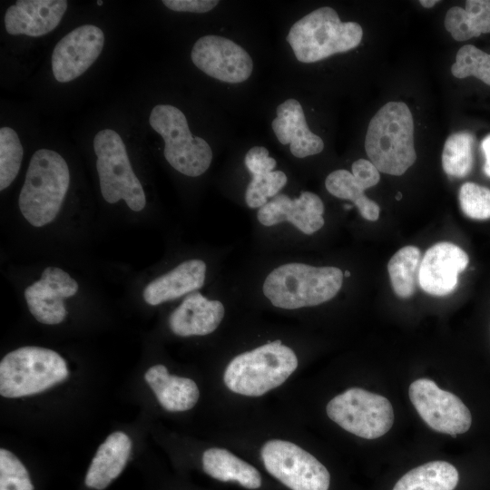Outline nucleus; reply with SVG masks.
I'll list each match as a JSON object with an SVG mask.
<instances>
[{
  "instance_id": "nucleus-14",
  "label": "nucleus",
  "mask_w": 490,
  "mask_h": 490,
  "mask_svg": "<svg viewBox=\"0 0 490 490\" xmlns=\"http://www.w3.org/2000/svg\"><path fill=\"white\" fill-rule=\"evenodd\" d=\"M78 291V284L67 272L57 267H47L42 277L24 290L31 314L43 324L61 323L66 316L64 299Z\"/></svg>"
},
{
  "instance_id": "nucleus-6",
  "label": "nucleus",
  "mask_w": 490,
  "mask_h": 490,
  "mask_svg": "<svg viewBox=\"0 0 490 490\" xmlns=\"http://www.w3.org/2000/svg\"><path fill=\"white\" fill-rule=\"evenodd\" d=\"M68 375L66 362L57 352L40 347L19 348L0 362V394L9 398L34 395Z\"/></svg>"
},
{
  "instance_id": "nucleus-32",
  "label": "nucleus",
  "mask_w": 490,
  "mask_h": 490,
  "mask_svg": "<svg viewBox=\"0 0 490 490\" xmlns=\"http://www.w3.org/2000/svg\"><path fill=\"white\" fill-rule=\"evenodd\" d=\"M459 203L466 216L473 220L490 219V189L475 182H465L458 193Z\"/></svg>"
},
{
  "instance_id": "nucleus-29",
  "label": "nucleus",
  "mask_w": 490,
  "mask_h": 490,
  "mask_svg": "<svg viewBox=\"0 0 490 490\" xmlns=\"http://www.w3.org/2000/svg\"><path fill=\"white\" fill-rule=\"evenodd\" d=\"M24 149L18 134L10 127L0 129V190L6 189L21 167Z\"/></svg>"
},
{
  "instance_id": "nucleus-33",
  "label": "nucleus",
  "mask_w": 490,
  "mask_h": 490,
  "mask_svg": "<svg viewBox=\"0 0 490 490\" xmlns=\"http://www.w3.org/2000/svg\"><path fill=\"white\" fill-rule=\"evenodd\" d=\"M0 490H34L25 466L4 448L0 450Z\"/></svg>"
},
{
  "instance_id": "nucleus-9",
  "label": "nucleus",
  "mask_w": 490,
  "mask_h": 490,
  "mask_svg": "<svg viewBox=\"0 0 490 490\" xmlns=\"http://www.w3.org/2000/svg\"><path fill=\"white\" fill-rule=\"evenodd\" d=\"M326 411L340 427L366 439L384 436L394 423V411L388 399L360 387L348 388L334 397Z\"/></svg>"
},
{
  "instance_id": "nucleus-22",
  "label": "nucleus",
  "mask_w": 490,
  "mask_h": 490,
  "mask_svg": "<svg viewBox=\"0 0 490 490\" xmlns=\"http://www.w3.org/2000/svg\"><path fill=\"white\" fill-rule=\"evenodd\" d=\"M144 378L161 406L168 411L189 410L199 399L200 391L192 379L170 375L163 365L151 367Z\"/></svg>"
},
{
  "instance_id": "nucleus-8",
  "label": "nucleus",
  "mask_w": 490,
  "mask_h": 490,
  "mask_svg": "<svg viewBox=\"0 0 490 490\" xmlns=\"http://www.w3.org/2000/svg\"><path fill=\"white\" fill-rule=\"evenodd\" d=\"M93 149L103 199L112 204L123 200L131 210L142 211L146 204L145 193L120 134L112 129L98 132L93 139Z\"/></svg>"
},
{
  "instance_id": "nucleus-5",
  "label": "nucleus",
  "mask_w": 490,
  "mask_h": 490,
  "mask_svg": "<svg viewBox=\"0 0 490 490\" xmlns=\"http://www.w3.org/2000/svg\"><path fill=\"white\" fill-rule=\"evenodd\" d=\"M297 367L295 352L278 339L233 358L223 380L234 393L260 397L283 384Z\"/></svg>"
},
{
  "instance_id": "nucleus-31",
  "label": "nucleus",
  "mask_w": 490,
  "mask_h": 490,
  "mask_svg": "<svg viewBox=\"0 0 490 490\" xmlns=\"http://www.w3.org/2000/svg\"><path fill=\"white\" fill-rule=\"evenodd\" d=\"M287 181V175L281 171L253 175L246 189V204L252 209L261 208L268 202V198L278 195Z\"/></svg>"
},
{
  "instance_id": "nucleus-40",
  "label": "nucleus",
  "mask_w": 490,
  "mask_h": 490,
  "mask_svg": "<svg viewBox=\"0 0 490 490\" xmlns=\"http://www.w3.org/2000/svg\"><path fill=\"white\" fill-rule=\"evenodd\" d=\"M97 5H103V1H101V0H100V1H97Z\"/></svg>"
},
{
  "instance_id": "nucleus-19",
  "label": "nucleus",
  "mask_w": 490,
  "mask_h": 490,
  "mask_svg": "<svg viewBox=\"0 0 490 490\" xmlns=\"http://www.w3.org/2000/svg\"><path fill=\"white\" fill-rule=\"evenodd\" d=\"M224 306L199 292L188 295L169 318L171 330L181 337L204 336L213 332L224 317Z\"/></svg>"
},
{
  "instance_id": "nucleus-13",
  "label": "nucleus",
  "mask_w": 490,
  "mask_h": 490,
  "mask_svg": "<svg viewBox=\"0 0 490 490\" xmlns=\"http://www.w3.org/2000/svg\"><path fill=\"white\" fill-rule=\"evenodd\" d=\"M104 34L96 25H81L65 34L54 46L52 70L60 83L81 76L99 57Z\"/></svg>"
},
{
  "instance_id": "nucleus-2",
  "label": "nucleus",
  "mask_w": 490,
  "mask_h": 490,
  "mask_svg": "<svg viewBox=\"0 0 490 490\" xmlns=\"http://www.w3.org/2000/svg\"><path fill=\"white\" fill-rule=\"evenodd\" d=\"M343 282V272L333 266L314 267L288 263L274 269L265 279L263 293L277 308L313 307L333 299Z\"/></svg>"
},
{
  "instance_id": "nucleus-21",
  "label": "nucleus",
  "mask_w": 490,
  "mask_h": 490,
  "mask_svg": "<svg viewBox=\"0 0 490 490\" xmlns=\"http://www.w3.org/2000/svg\"><path fill=\"white\" fill-rule=\"evenodd\" d=\"M131 450L128 435L121 431L109 435L91 462L84 480L86 486L96 490L106 488L122 472Z\"/></svg>"
},
{
  "instance_id": "nucleus-3",
  "label": "nucleus",
  "mask_w": 490,
  "mask_h": 490,
  "mask_svg": "<svg viewBox=\"0 0 490 490\" xmlns=\"http://www.w3.org/2000/svg\"><path fill=\"white\" fill-rule=\"evenodd\" d=\"M70 184L65 160L56 152L39 149L31 157L18 204L34 227L50 223L58 214Z\"/></svg>"
},
{
  "instance_id": "nucleus-17",
  "label": "nucleus",
  "mask_w": 490,
  "mask_h": 490,
  "mask_svg": "<svg viewBox=\"0 0 490 490\" xmlns=\"http://www.w3.org/2000/svg\"><path fill=\"white\" fill-rule=\"evenodd\" d=\"M67 5L65 0H18L5 12V30L12 35H44L59 24Z\"/></svg>"
},
{
  "instance_id": "nucleus-35",
  "label": "nucleus",
  "mask_w": 490,
  "mask_h": 490,
  "mask_svg": "<svg viewBox=\"0 0 490 490\" xmlns=\"http://www.w3.org/2000/svg\"><path fill=\"white\" fill-rule=\"evenodd\" d=\"M162 4L176 12L206 13L213 9L217 0H163Z\"/></svg>"
},
{
  "instance_id": "nucleus-27",
  "label": "nucleus",
  "mask_w": 490,
  "mask_h": 490,
  "mask_svg": "<svg viewBox=\"0 0 490 490\" xmlns=\"http://www.w3.org/2000/svg\"><path fill=\"white\" fill-rule=\"evenodd\" d=\"M421 251L416 246H405L397 250L387 264L390 282L396 295L411 297L418 282Z\"/></svg>"
},
{
  "instance_id": "nucleus-24",
  "label": "nucleus",
  "mask_w": 490,
  "mask_h": 490,
  "mask_svg": "<svg viewBox=\"0 0 490 490\" xmlns=\"http://www.w3.org/2000/svg\"><path fill=\"white\" fill-rule=\"evenodd\" d=\"M444 24L456 41H466L490 33V0H467L466 8L453 6L446 14Z\"/></svg>"
},
{
  "instance_id": "nucleus-4",
  "label": "nucleus",
  "mask_w": 490,
  "mask_h": 490,
  "mask_svg": "<svg viewBox=\"0 0 490 490\" xmlns=\"http://www.w3.org/2000/svg\"><path fill=\"white\" fill-rule=\"evenodd\" d=\"M363 29L356 22H342L329 6L318 8L290 27L287 41L301 63H315L356 48Z\"/></svg>"
},
{
  "instance_id": "nucleus-15",
  "label": "nucleus",
  "mask_w": 490,
  "mask_h": 490,
  "mask_svg": "<svg viewBox=\"0 0 490 490\" xmlns=\"http://www.w3.org/2000/svg\"><path fill=\"white\" fill-rule=\"evenodd\" d=\"M469 262L464 250L452 242H438L430 247L421 260L418 284L432 296H446L458 284V275Z\"/></svg>"
},
{
  "instance_id": "nucleus-26",
  "label": "nucleus",
  "mask_w": 490,
  "mask_h": 490,
  "mask_svg": "<svg viewBox=\"0 0 490 490\" xmlns=\"http://www.w3.org/2000/svg\"><path fill=\"white\" fill-rule=\"evenodd\" d=\"M325 186L331 195L351 201L365 220L370 221L378 220L379 205L365 195L364 191L368 187L358 180L352 172L336 170L327 176Z\"/></svg>"
},
{
  "instance_id": "nucleus-16",
  "label": "nucleus",
  "mask_w": 490,
  "mask_h": 490,
  "mask_svg": "<svg viewBox=\"0 0 490 490\" xmlns=\"http://www.w3.org/2000/svg\"><path fill=\"white\" fill-rule=\"evenodd\" d=\"M323 213L321 199L313 192L303 191L295 199L282 193L276 195L259 209L257 218L267 227L289 221L304 234L311 235L323 227Z\"/></svg>"
},
{
  "instance_id": "nucleus-12",
  "label": "nucleus",
  "mask_w": 490,
  "mask_h": 490,
  "mask_svg": "<svg viewBox=\"0 0 490 490\" xmlns=\"http://www.w3.org/2000/svg\"><path fill=\"white\" fill-rule=\"evenodd\" d=\"M191 57L197 68L224 83L244 82L252 73L253 63L248 52L222 36L208 34L199 38Z\"/></svg>"
},
{
  "instance_id": "nucleus-10",
  "label": "nucleus",
  "mask_w": 490,
  "mask_h": 490,
  "mask_svg": "<svg viewBox=\"0 0 490 490\" xmlns=\"http://www.w3.org/2000/svg\"><path fill=\"white\" fill-rule=\"evenodd\" d=\"M260 456L266 470L291 490H328V469L294 443L270 440L261 447Z\"/></svg>"
},
{
  "instance_id": "nucleus-11",
  "label": "nucleus",
  "mask_w": 490,
  "mask_h": 490,
  "mask_svg": "<svg viewBox=\"0 0 490 490\" xmlns=\"http://www.w3.org/2000/svg\"><path fill=\"white\" fill-rule=\"evenodd\" d=\"M408 395L418 415L435 431L456 437L470 428L472 416L467 407L433 380H415L409 386Z\"/></svg>"
},
{
  "instance_id": "nucleus-34",
  "label": "nucleus",
  "mask_w": 490,
  "mask_h": 490,
  "mask_svg": "<svg viewBox=\"0 0 490 490\" xmlns=\"http://www.w3.org/2000/svg\"><path fill=\"white\" fill-rule=\"evenodd\" d=\"M244 164L253 176L272 172L277 162L269 156V151L265 147L254 146L247 152Z\"/></svg>"
},
{
  "instance_id": "nucleus-25",
  "label": "nucleus",
  "mask_w": 490,
  "mask_h": 490,
  "mask_svg": "<svg viewBox=\"0 0 490 490\" xmlns=\"http://www.w3.org/2000/svg\"><path fill=\"white\" fill-rule=\"evenodd\" d=\"M458 481V471L452 464L432 461L406 473L392 490H454Z\"/></svg>"
},
{
  "instance_id": "nucleus-20",
  "label": "nucleus",
  "mask_w": 490,
  "mask_h": 490,
  "mask_svg": "<svg viewBox=\"0 0 490 490\" xmlns=\"http://www.w3.org/2000/svg\"><path fill=\"white\" fill-rule=\"evenodd\" d=\"M205 277L206 263L203 260H185L151 281L145 287L142 297L147 304L156 306L201 288Z\"/></svg>"
},
{
  "instance_id": "nucleus-37",
  "label": "nucleus",
  "mask_w": 490,
  "mask_h": 490,
  "mask_svg": "<svg viewBox=\"0 0 490 490\" xmlns=\"http://www.w3.org/2000/svg\"><path fill=\"white\" fill-rule=\"evenodd\" d=\"M480 147L485 159L483 172L490 178V133L482 140Z\"/></svg>"
},
{
  "instance_id": "nucleus-28",
  "label": "nucleus",
  "mask_w": 490,
  "mask_h": 490,
  "mask_svg": "<svg viewBox=\"0 0 490 490\" xmlns=\"http://www.w3.org/2000/svg\"><path fill=\"white\" fill-rule=\"evenodd\" d=\"M475 135L468 131L452 133L445 142L442 152V167L451 177L467 176L474 165Z\"/></svg>"
},
{
  "instance_id": "nucleus-41",
  "label": "nucleus",
  "mask_w": 490,
  "mask_h": 490,
  "mask_svg": "<svg viewBox=\"0 0 490 490\" xmlns=\"http://www.w3.org/2000/svg\"><path fill=\"white\" fill-rule=\"evenodd\" d=\"M345 275H346L347 277L350 276L349 271H346V272H345Z\"/></svg>"
},
{
  "instance_id": "nucleus-18",
  "label": "nucleus",
  "mask_w": 490,
  "mask_h": 490,
  "mask_svg": "<svg viewBox=\"0 0 490 490\" xmlns=\"http://www.w3.org/2000/svg\"><path fill=\"white\" fill-rule=\"evenodd\" d=\"M276 112L272 130L281 144H289L293 156L305 158L323 151L324 142L309 130L299 101L287 99L277 107Z\"/></svg>"
},
{
  "instance_id": "nucleus-36",
  "label": "nucleus",
  "mask_w": 490,
  "mask_h": 490,
  "mask_svg": "<svg viewBox=\"0 0 490 490\" xmlns=\"http://www.w3.org/2000/svg\"><path fill=\"white\" fill-rule=\"evenodd\" d=\"M352 174L368 188L377 185L380 180V174L375 165L368 160L358 159L351 166Z\"/></svg>"
},
{
  "instance_id": "nucleus-38",
  "label": "nucleus",
  "mask_w": 490,
  "mask_h": 490,
  "mask_svg": "<svg viewBox=\"0 0 490 490\" xmlns=\"http://www.w3.org/2000/svg\"><path fill=\"white\" fill-rule=\"evenodd\" d=\"M420 5L425 8H431L435 6L437 3H439L438 0H420Z\"/></svg>"
},
{
  "instance_id": "nucleus-39",
  "label": "nucleus",
  "mask_w": 490,
  "mask_h": 490,
  "mask_svg": "<svg viewBox=\"0 0 490 490\" xmlns=\"http://www.w3.org/2000/svg\"><path fill=\"white\" fill-rule=\"evenodd\" d=\"M401 197H402L401 193H400V192H398V194H397V195L396 196V199H397V200H400V199H401Z\"/></svg>"
},
{
  "instance_id": "nucleus-23",
  "label": "nucleus",
  "mask_w": 490,
  "mask_h": 490,
  "mask_svg": "<svg viewBox=\"0 0 490 490\" xmlns=\"http://www.w3.org/2000/svg\"><path fill=\"white\" fill-rule=\"evenodd\" d=\"M202 468L207 475L222 482H237L248 489H257L261 485L259 471L224 448L205 450L202 454Z\"/></svg>"
},
{
  "instance_id": "nucleus-7",
  "label": "nucleus",
  "mask_w": 490,
  "mask_h": 490,
  "mask_svg": "<svg viewBox=\"0 0 490 490\" xmlns=\"http://www.w3.org/2000/svg\"><path fill=\"white\" fill-rule=\"evenodd\" d=\"M149 122L163 138V155L172 168L190 177L200 176L209 169L211 148L204 139L192 135L180 109L170 104L155 105Z\"/></svg>"
},
{
  "instance_id": "nucleus-1",
  "label": "nucleus",
  "mask_w": 490,
  "mask_h": 490,
  "mask_svg": "<svg viewBox=\"0 0 490 490\" xmlns=\"http://www.w3.org/2000/svg\"><path fill=\"white\" fill-rule=\"evenodd\" d=\"M365 150L378 172L400 176L416 162L414 121L408 106L389 102L371 118L365 138Z\"/></svg>"
},
{
  "instance_id": "nucleus-30",
  "label": "nucleus",
  "mask_w": 490,
  "mask_h": 490,
  "mask_svg": "<svg viewBox=\"0 0 490 490\" xmlns=\"http://www.w3.org/2000/svg\"><path fill=\"white\" fill-rule=\"evenodd\" d=\"M451 73L459 79L475 76L490 85V54L472 44L464 45L456 53Z\"/></svg>"
}]
</instances>
